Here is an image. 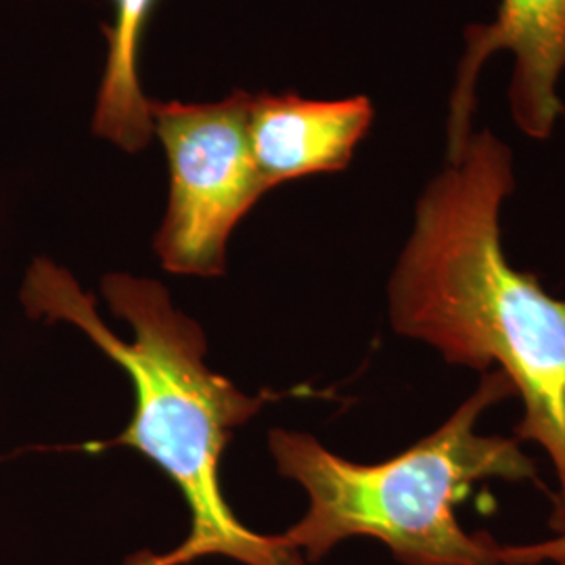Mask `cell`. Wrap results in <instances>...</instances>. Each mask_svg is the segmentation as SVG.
I'll return each mask as SVG.
<instances>
[{
  "mask_svg": "<svg viewBox=\"0 0 565 565\" xmlns=\"http://www.w3.org/2000/svg\"><path fill=\"white\" fill-rule=\"evenodd\" d=\"M103 296L116 317L132 327L124 342L103 323L90 298L63 266L36 258L21 282L23 310L44 323L78 327L107 359L120 364L135 387V413L118 438L82 446L99 452L114 446L139 450L181 490L191 513L184 543L162 557L130 565H182L226 557L242 565H308L281 536L258 534L235 518L221 488V459L233 429L285 394L264 390L247 396L205 364L207 343L195 321L177 310L163 285L126 273L103 277Z\"/></svg>",
  "mask_w": 565,
  "mask_h": 565,
  "instance_id": "cell-2",
  "label": "cell"
},
{
  "mask_svg": "<svg viewBox=\"0 0 565 565\" xmlns=\"http://www.w3.org/2000/svg\"><path fill=\"white\" fill-rule=\"evenodd\" d=\"M515 396L501 371L478 387L445 424L382 463H354L300 431L273 429L268 445L282 478L302 486L308 509L279 534L319 564L352 539H373L403 565H501L490 532H467L457 505L478 482H539V465L515 438L478 431L486 413Z\"/></svg>",
  "mask_w": 565,
  "mask_h": 565,
  "instance_id": "cell-3",
  "label": "cell"
},
{
  "mask_svg": "<svg viewBox=\"0 0 565 565\" xmlns=\"http://www.w3.org/2000/svg\"><path fill=\"white\" fill-rule=\"evenodd\" d=\"M515 191L513 151L494 132H471L459 156L427 182L390 279L398 335L434 348L445 363L501 371L524 415L515 440L539 446L557 492L551 534L565 532V300L503 247V205Z\"/></svg>",
  "mask_w": 565,
  "mask_h": 565,
  "instance_id": "cell-1",
  "label": "cell"
},
{
  "mask_svg": "<svg viewBox=\"0 0 565 565\" xmlns=\"http://www.w3.org/2000/svg\"><path fill=\"white\" fill-rule=\"evenodd\" d=\"M501 565H555L565 562V532L545 541L524 545H503L499 548Z\"/></svg>",
  "mask_w": 565,
  "mask_h": 565,
  "instance_id": "cell-8",
  "label": "cell"
},
{
  "mask_svg": "<svg viewBox=\"0 0 565 565\" xmlns=\"http://www.w3.org/2000/svg\"><path fill=\"white\" fill-rule=\"evenodd\" d=\"M463 53L446 118V160L459 156L473 128L478 78L497 53L513 57L511 118L525 137L543 141L564 114L557 86L565 72V0H499L494 20L463 32Z\"/></svg>",
  "mask_w": 565,
  "mask_h": 565,
  "instance_id": "cell-5",
  "label": "cell"
},
{
  "mask_svg": "<svg viewBox=\"0 0 565 565\" xmlns=\"http://www.w3.org/2000/svg\"><path fill=\"white\" fill-rule=\"evenodd\" d=\"M114 21L107 28V60L103 70L93 130L128 153L145 149L153 137L149 97L139 78L142 32L156 0H111Z\"/></svg>",
  "mask_w": 565,
  "mask_h": 565,
  "instance_id": "cell-7",
  "label": "cell"
},
{
  "mask_svg": "<svg viewBox=\"0 0 565 565\" xmlns=\"http://www.w3.org/2000/svg\"><path fill=\"white\" fill-rule=\"evenodd\" d=\"M373 118V103L363 95L335 102L298 93L249 95L247 132L268 191L282 182L345 170Z\"/></svg>",
  "mask_w": 565,
  "mask_h": 565,
  "instance_id": "cell-6",
  "label": "cell"
},
{
  "mask_svg": "<svg viewBox=\"0 0 565 565\" xmlns=\"http://www.w3.org/2000/svg\"><path fill=\"white\" fill-rule=\"evenodd\" d=\"M249 93L221 102H149L170 168V200L156 237L163 268L223 275L233 228L268 193L247 132Z\"/></svg>",
  "mask_w": 565,
  "mask_h": 565,
  "instance_id": "cell-4",
  "label": "cell"
},
{
  "mask_svg": "<svg viewBox=\"0 0 565 565\" xmlns=\"http://www.w3.org/2000/svg\"><path fill=\"white\" fill-rule=\"evenodd\" d=\"M555 565H565V562H564V564H555Z\"/></svg>",
  "mask_w": 565,
  "mask_h": 565,
  "instance_id": "cell-9",
  "label": "cell"
}]
</instances>
